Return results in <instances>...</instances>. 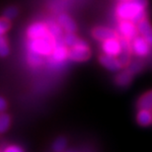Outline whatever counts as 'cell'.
I'll list each match as a JSON object with an SVG mask.
<instances>
[{
  "label": "cell",
  "mask_w": 152,
  "mask_h": 152,
  "mask_svg": "<svg viewBox=\"0 0 152 152\" xmlns=\"http://www.w3.org/2000/svg\"><path fill=\"white\" fill-rule=\"evenodd\" d=\"M148 0H129V1L120 2L117 6L115 14L121 20H129L137 24L145 19Z\"/></svg>",
  "instance_id": "obj_1"
},
{
  "label": "cell",
  "mask_w": 152,
  "mask_h": 152,
  "mask_svg": "<svg viewBox=\"0 0 152 152\" xmlns=\"http://www.w3.org/2000/svg\"><path fill=\"white\" fill-rule=\"evenodd\" d=\"M56 45V39L50 34L39 39H29V50L37 53L42 56H50Z\"/></svg>",
  "instance_id": "obj_2"
},
{
  "label": "cell",
  "mask_w": 152,
  "mask_h": 152,
  "mask_svg": "<svg viewBox=\"0 0 152 152\" xmlns=\"http://www.w3.org/2000/svg\"><path fill=\"white\" fill-rule=\"evenodd\" d=\"M91 51L89 47L84 41L79 39L77 44L73 45L68 51V57L74 61H85L90 57Z\"/></svg>",
  "instance_id": "obj_3"
},
{
  "label": "cell",
  "mask_w": 152,
  "mask_h": 152,
  "mask_svg": "<svg viewBox=\"0 0 152 152\" xmlns=\"http://www.w3.org/2000/svg\"><path fill=\"white\" fill-rule=\"evenodd\" d=\"M118 30H120L121 35L123 36L124 38L129 39V41L135 39L137 37V34H138V30H137L136 24L129 20H121V22L120 23V26H118Z\"/></svg>",
  "instance_id": "obj_4"
},
{
  "label": "cell",
  "mask_w": 152,
  "mask_h": 152,
  "mask_svg": "<svg viewBox=\"0 0 152 152\" xmlns=\"http://www.w3.org/2000/svg\"><path fill=\"white\" fill-rule=\"evenodd\" d=\"M121 42V53L118 54V59L123 66H127L130 62V54L132 50V45L130 41L126 38H121L120 39Z\"/></svg>",
  "instance_id": "obj_5"
},
{
  "label": "cell",
  "mask_w": 152,
  "mask_h": 152,
  "mask_svg": "<svg viewBox=\"0 0 152 152\" xmlns=\"http://www.w3.org/2000/svg\"><path fill=\"white\" fill-rule=\"evenodd\" d=\"M50 34L48 32V25L42 23V22H37L32 24L27 30V36H28L29 39H39L42 37H45L47 35Z\"/></svg>",
  "instance_id": "obj_6"
},
{
  "label": "cell",
  "mask_w": 152,
  "mask_h": 152,
  "mask_svg": "<svg viewBox=\"0 0 152 152\" xmlns=\"http://www.w3.org/2000/svg\"><path fill=\"white\" fill-rule=\"evenodd\" d=\"M132 50L136 56H147L150 50L149 42L143 37H136L132 39Z\"/></svg>",
  "instance_id": "obj_7"
},
{
  "label": "cell",
  "mask_w": 152,
  "mask_h": 152,
  "mask_svg": "<svg viewBox=\"0 0 152 152\" xmlns=\"http://www.w3.org/2000/svg\"><path fill=\"white\" fill-rule=\"evenodd\" d=\"M93 37L98 41H108L112 39H118V35L115 31L112 29L106 28V27H97L93 30L92 32Z\"/></svg>",
  "instance_id": "obj_8"
},
{
  "label": "cell",
  "mask_w": 152,
  "mask_h": 152,
  "mask_svg": "<svg viewBox=\"0 0 152 152\" xmlns=\"http://www.w3.org/2000/svg\"><path fill=\"white\" fill-rule=\"evenodd\" d=\"M68 51L69 50H67L65 45L61 42H58V41L56 39V45L50 56H51V60L53 62H63L68 57Z\"/></svg>",
  "instance_id": "obj_9"
},
{
  "label": "cell",
  "mask_w": 152,
  "mask_h": 152,
  "mask_svg": "<svg viewBox=\"0 0 152 152\" xmlns=\"http://www.w3.org/2000/svg\"><path fill=\"white\" fill-rule=\"evenodd\" d=\"M100 62L103 66H105L106 68L110 69L112 71H117V70H120L121 68V63L120 61V59L117 58L115 56H109V54H102L100 56Z\"/></svg>",
  "instance_id": "obj_10"
},
{
  "label": "cell",
  "mask_w": 152,
  "mask_h": 152,
  "mask_svg": "<svg viewBox=\"0 0 152 152\" xmlns=\"http://www.w3.org/2000/svg\"><path fill=\"white\" fill-rule=\"evenodd\" d=\"M103 50L106 54L113 56H118L121 53V42L118 39H112L103 42Z\"/></svg>",
  "instance_id": "obj_11"
},
{
  "label": "cell",
  "mask_w": 152,
  "mask_h": 152,
  "mask_svg": "<svg viewBox=\"0 0 152 152\" xmlns=\"http://www.w3.org/2000/svg\"><path fill=\"white\" fill-rule=\"evenodd\" d=\"M136 26H137L139 34L149 42L150 45H152V26L148 22V20H146V18H145V19L136 24Z\"/></svg>",
  "instance_id": "obj_12"
},
{
  "label": "cell",
  "mask_w": 152,
  "mask_h": 152,
  "mask_svg": "<svg viewBox=\"0 0 152 152\" xmlns=\"http://www.w3.org/2000/svg\"><path fill=\"white\" fill-rule=\"evenodd\" d=\"M57 23L64 31H66V33H75L77 29L75 22L67 14H60L57 19Z\"/></svg>",
  "instance_id": "obj_13"
},
{
  "label": "cell",
  "mask_w": 152,
  "mask_h": 152,
  "mask_svg": "<svg viewBox=\"0 0 152 152\" xmlns=\"http://www.w3.org/2000/svg\"><path fill=\"white\" fill-rule=\"evenodd\" d=\"M136 120L137 123L142 126H149L152 124V113L150 110H145V109H141L139 110L137 115H136Z\"/></svg>",
  "instance_id": "obj_14"
},
{
  "label": "cell",
  "mask_w": 152,
  "mask_h": 152,
  "mask_svg": "<svg viewBox=\"0 0 152 152\" xmlns=\"http://www.w3.org/2000/svg\"><path fill=\"white\" fill-rule=\"evenodd\" d=\"M133 74L129 70H124L120 72L117 77H115V83L121 87H126L129 84H130V82L132 80Z\"/></svg>",
  "instance_id": "obj_15"
},
{
  "label": "cell",
  "mask_w": 152,
  "mask_h": 152,
  "mask_svg": "<svg viewBox=\"0 0 152 152\" xmlns=\"http://www.w3.org/2000/svg\"><path fill=\"white\" fill-rule=\"evenodd\" d=\"M137 108L139 110L145 109V110L152 111V90L148 91L147 93H145L139 98L137 102Z\"/></svg>",
  "instance_id": "obj_16"
},
{
  "label": "cell",
  "mask_w": 152,
  "mask_h": 152,
  "mask_svg": "<svg viewBox=\"0 0 152 152\" xmlns=\"http://www.w3.org/2000/svg\"><path fill=\"white\" fill-rule=\"evenodd\" d=\"M28 62L30 65L32 66H35V67H38V66H41L44 64L45 62V59H44V56H41L37 53H34L32 50H29V53H28Z\"/></svg>",
  "instance_id": "obj_17"
},
{
  "label": "cell",
  "mask_w": 152,
  "mask_h": 152,
  "mask_svg": "<svg viewBox=\"0 0 152 152\" xmlns=\"http://www.w3.org/2000/svg\"><path fill=\"white\" fill-rule=\"evenodd\" d=\"M48 32H50V34L53 36V37L56 39H58L61 37V27L59 26V24L57 23H48Z\"/></svg>",
  "instance_id": "obj_18"
},
{
  "label": "cell",
  "mask_w": 152,
  "mask_h": 152,
  "mask_svg": "<svg viewBox=\"0 0 152 152\" xmlns=\"http://www.w3.org/2000/svg\"><path fill=\"white\" fill-rule=\"evenodd\" d=\"M11 123L10 117L5 113H0V133L5 132L9 129Z\"/></svg>",
  "instance_id": "obj_19"
},
{
  "label": "cell",
  "mask_w": 152,
  "mask_h": 152,
  "mask_svg": "<svg viewBox=\"0 0 152 152\" xmlns=\"http://www.w3.org/2000/svg\"><path fill=\"white\" fill-rule=\"evenodd\" d=\"M142 67H143V62L140 60H133L132 62H129V64L127 65V70H129L134 75L135 73L140 71Z\"/></svg>",
  "instance_id": "obj_20"
},
{
  "label": "cell",
  "mask_w": 152,
  "mask_h": 152,
  "mask_svg": "<svg viewBox=\"0 0 152 152\" xmlns=\"http://www.w3.org/2000/svg\"><path fill=\"white\" fill-rule=\"evenodd\" d=\"M64 39V41H63L64 45H67L69 48H72L73 45L77 44V42L79 41V39L74 35V33H66V35L64 36V39Z\"/></svg>",
  "instance_id": "obj_21"
},
{
  "label": "cell",
  "mask_w": 152,
  "mask_h": 152,
  "mask_svg": "<svg viewBox=\"0 0 152 152\" xmlns=\"http://www.w3.org/2000/svg\"><path fill=\"white\" fill-rule=\"evenodd\" d=\"M9 51V45L7 39L4 38V36H0V56H8Z\"/></svg>",
  "instance_id": "obj_22"
},
{
  "label": "cell",
  "mask_w": 152,
  "mask_h": 152,
  "mask_svg": "<svg viewBox=\"0 0 152 152\" xmlns=\"http://www.w3.org/2000/svg\"><path fill=\"white\" fill-rule=\"evenodd\" d=\"M18 15V9L14 6H11V7H8L6 10L4 11L3 13V16L4 18H6L7 20H11V19H14Z\"/></svg>",
  "instance_id": "obj_23"
},
{
  "label": "cell",
  "mask_w": 152,
  "mask_h": 152,
  "mask_svg": "<svg viewBox=\"0 0 152 152\" xmlns=\"http://www.w3.org/2000/svg\"><path fill=\"white\" fill-rule=\"evenodd\" d=\"M65 146H66V140L63 137L57 138L53 143V149L56 152L62 151L65 148Z\"/></svg>",
  "instance_id": "obj_24"
},
{
  "label": "cell",
  "mask_w": 152,
  "mask_h": 152,
  "mask_svg": "<svg viewBox=\"0 0 152 152\" xmlns=\"http://www.w3.org/2000/svg\"><path fill=\"white\" fill-rule=\"evenodd\" d=\"M10 29V22L6 18L0 19V36H3L8 30Z\"/></svg>",
  "instance_id": "obj_25"
},
{
  "label": "cell",
  "mask_w": 152,
  "mask_h": 152,
  "mask_svg": "<svg viewBox=\"0 0 152 152\" xmlns=\"http://www.w3.org/2000/svg\"><path fill=\"white\" fill-rule=\"evenodd\" d=\"M3 152H24L23 149L19 146H16V145H11V146L6 147Z\"/></svg>",
  "instance_id": "obj_26"
},
{
  "label": "cell",
  "mask_w": 152,
  "mask_h": 152,
  "mask_svg": "<svg viewBox=\"0 0 152 152\" xmlns=\"http://www.w3.org/2000/svg\"><path fill=\"white\" fill-rule=\"evenodd\" d=\"M7 108V103L2 97H0V113H3Z\"/></svg>",
  "instance_id": "obj_27"
},
{
  "label": "cell",
  "mask_w": 152,
  "mask_h": 152,
  "mask_svg": "<svg viewBox=\"0 0 152 152\" xmlns=\"http://www.w3.org/2000/svg\"><path fill=\"white\" fill-rule=\"evenodd\" d=\"M120 2H124V1H129V0H118Z\"/></svg>",
  "instance_id": "obj_28"
}]
</instances>
